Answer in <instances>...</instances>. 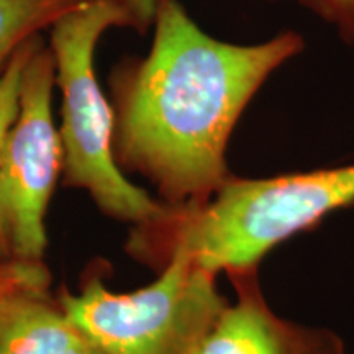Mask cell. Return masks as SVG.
<instances>
[{
  "instance_id": "3",
  "label": "cell",
  "mask_w": 354,
  "mask_h": 354,
  "mask_svg": "<svg viewBox=\"0 0 354 354\" xmlns=\"http://www.w3.org/2000/svg\"><path fill=\"white\" fill-rule=\"evenodd\" d=\"M110 28H131L115 0H87L50 28L61 92V174L105 215L135 225L158 218L166 203L125 176L113 153V109L95 73V50Z\"/></svg>"
},
{
  "instance_id": "2",
  "label": "cell",
  "mask_w": 354,
  "mask_h": 354,
  "mask_svg": "<svg viewBox=\"0 0 354 354\" xmlns=\"http://www.w3.org/2000/svg\"><path fill=\"white\" fill-rule=\"evenodd\" d=\"M354 202V165L268 177L230 176L201 202L166 205L138 225L135 248L184 251L212 274L256 268L266 253Z\"/></svg>"
},
{
  "instance_id": "13",
  "label": "cell",
  "mask_w": 354,
  "mask_h": 354,
  "mask_svg": "<svg viewBox=\"0 0 354 354\" xmlns=\"http://www.w3.org/2000/svg\"><path fill=\"white\" fill-rule=\"evenodd\" d=\"M64 354H102L99 349L97 348H94L92 346L91 343H84V344H81V346H77V348H74V349H71V351H68V353H64Z\"/></svg>"
},
{
  "instance_id": "5",
  "label": "cell",
  "mask_w": 354,
  "mask_h": 354,
  "mask_svg": "<svg viewBox=\"0 0 354 354\" xmlns=\"http://www.w3.org/2000/svg\"><path fill=\"white\" fill-rule=\"evenodd\" d=\"M56 64L38 37L21 76L20 107L0 154V221L13 258L41 263L44 216L61 174V141L53 118Z\"/></svg>"
},
{
  "instance_id": "9",
  "label": "cell",
  "mask_w": 354,
  "mask_h": 354,
  "mask_svg": "<svg viewBox=\"0 0 354 354\" xmlns=\"http://www.w3.org/2000/svg\"><path fill=\"white\" fill-rule=\"evenodd\" d=\"M37 38H33L24 48H20L10 59V63L7 64V68L0 73V154H2L7 133L13 125V122H15L17 113H19L21 76H24V68L30 56V51H32L33 41ZM0 254H10L7 248L6 233H3L2 228V221H0Z\"/></svg>"
},
{
  "instance_id": "11",
  "label": "cell",
  "mask_w": 354,
  "mask_h": 354,
  "mask_svg": "<svg viewBox=\"0 0 354 354\" xmlns=\"http://www.w3.org/2000/svg\"><path fill=\"white\" fill-rule=\"evenodd\" d=\"M305 7L336 26L344 41H354V0H300Z\"/></svg>"
},
{
  "instance_id": "6",
  "label": "cell",
  "mask_w": 354,
  "mask_h": 354,
  "mask_svg": "<svg viewBox=\"0 0 354 354\" xmlns=\"http://www.w3.org/2000/svg\"><path fill=\"white\" fill-rule=\"evenodd\" d=\"M228 274L236 302L227 304L196 354H343L331 331L279 318L261 294L256 268Z\"/></svg>"
},
{
  "instance_id": "4",
  "label": "cell",
  "mask_w": 354,
  "mask_h": 354,
  "mask_svg": "<svg viewBox=\"0 0 354 354\" xmlns=\"http://www.w3.org/2000/svg\"><path fill=\"white\" fill-rule=\"evenodd\" d=\"M212 274L184 251L165 259L162 272L131 294H113L88 279L61 307L102 354H196L227 307Z\"/></svg>"
},
{
  "instance_id": "8",
  "label": "cell",
  "mask_w": 354,
  "mask_h": 354,
  "mask_svg": "<svg viewBox=\"0 0 354 354\" xmlns=\"http://www.w3.org/2000/svg\"><path fill=\"white\" fill-rule=\"evenodd\" d=\"M87 0H0V73L15 53Z\"/></svg>"
},
{
  "instance_id": "10",
  "label": "cell",
  "mask_w": 354,
  "mask_h": 354,
  "mask_svg": "<svg viewBox=\"0 0 354 354\" xmlns=\"http://www.w3.org/2000/svg\"><path fill=\"white\" fill-rule=\"evenodd\" d=\"M50 286V272L41 263L13 258L10 254H0V302L26 289H44Z\"/></svg>"
},
{
  "instance_id": "1",
  "label": "cell",
  "mask_w": 354,
  "mask_h": 354,
  "mask_svg": "<svg viewBox=\"0 0 354 354\" xmlns=\"http://www.w3.org/2000/svg\"><path fill=\"white\" fill-rule=\"evenodd\" d=\"M145 57L113 69L118 166L156 185L166 205L210 197L225 180L227 146L268 77L304 50L299 33L234 44L207 35L179 0H159Z\"/></svg>"
},
{
  "instance_id": "12",
  "label": "cell",
  "mask_w": 354,
  "mask_h": 354,
  "mask_svg": "<svg viewBox=\"0 0 354 354\" xmlns=\"http://www.w3.org/2000/svg\"><path fill=\"white\" fill-rule=\"evenodd\" d=\"M127 12L131 28L138 33H148L153 26L159 0H115Z\"/></svg>"
},
{
  "instance_id": "7",
  "label": "cell",
  "mask_w": 354,
  "mask_h": 354,
  "mask_svg": "<svg viewBox=\"0 0 354 354\" xmlns=\"http://www.w3.org/2000/svg\"><path fill=\"white\" fill-rule=\"evenodd\" d=\"M87 343L48 290L26 289L0 302V354H64Z\"/></svg>"
}]
</instances>
